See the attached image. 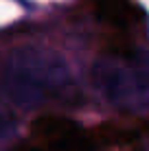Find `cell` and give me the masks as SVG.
<instances>
[{
    "mask_svg": "<svg viewBox=\"0 0 149 151\" xmlns=\"http://www.w3.org/2000/svg\"><path fill=\"white\" fill-rule=\"evenodd\" d=\"M90 9L107 33L105 44H112L110 50L116 46L121 53L132 44V31L145 18L134 0H90Z\"/></svg>",
    "mask_w": 149,
    "mask_h": 151,
    "instance_id": "2",
    "label": "cell"
},
{
    "mask_svg": "<svg viewBox=\"0 0 149 151\" xmlns=\"http://www.w3.org/2000/svg\"><path fill=\"white\" fill-rule=\"evenodd\" d=\"M105 151H140L136 145H130V147H119V149H105Z\"/></svg>",
    "mask_w": 149,
    "mask_h": 151,
    "instance_id": "3",
    "label": "cell"
},
{
    "mask_svg": "<svg viewBox=\"0 0 149 151\" xmlns=\"http://www.w3.org/2000/svg\"><path fill=\"white\" fill-rule=\"evenodd\" d=\"M13 151H96L90 129L59 114H42L29 125L27 140Z\"/></svg>",
    "mask_w": 149,
    "mask_h": 151,
    "instance_id": "1",
    "label": "cell"
}]
</instances>
